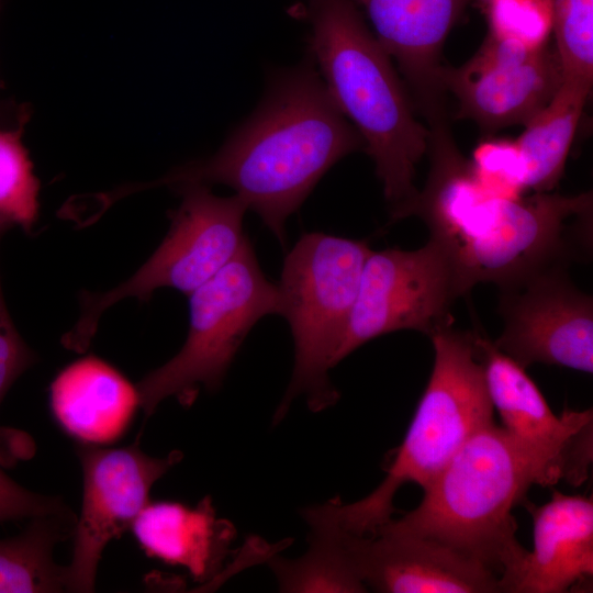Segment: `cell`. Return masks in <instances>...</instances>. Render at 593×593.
Here are the masks:
<instances>
[{
    "label": "cell",
    "instance_id": "6da1fadb",
    "mask_svg": "<svg viewBox=\"0 0 593 593\" xmlns=\"http://www.w3.org/2000/svg\"><path fill=\"white\" fill-rule=\"evenodd\" d=\"M363 147L307 54L298 66L273 76L262 102L215 155L138 188L228 186L283 244L288 217L320 179Z\"/></svg>",
    "mask_w": 593,
    "mask_h": 593
},
{
    "label": "cell",
    "instance_id": "7a4b0ae2",
    "mask_svg": "<svg viewBox=\"0 0 593 593\" xmlns=\"http://www.w3.org/2000/svg\"><path fill=\"white\" fill-rule=\"evenodd\" d=\"M309 55L329 94L360 134L383 186L391 219L414 215L416 165L429 128L414 115L392 58L350 0H306Z\"/></svg>",
    "mask_w": 593,
    "mask_h": 593
},
{
    "label": "cell",
    "instance_id": "3957f363",
    "mask_svg": "<svg viewBox=\"0 0 593 593\" xmlns=\"http://www.w3.org/2000/svg\"><path fill=\"white\" fill-rule=\"evenodd\" d=\"M534 484L536 468L501 426L474 433L423 488L417 507L389 528L426 537L479 561L510 591L527 550L516 538L515 505Z\"/></svg>",
    "mask_w": 593,
    "mask_h": 593
},
{
    "label": "cell",
    "instance_id": "277c9868",
    "mask_svg": "<svg viewBox=\"0 0 593 593\" xmlns=\"http://www.w3.org/2000/svg\"><path fill=\"white\" fill-rule=\"evenodd\" d=\"M429 337L435 353L432 373L385 478L357 502L333 500L323 505L344 530L376 533L392 519L393 499L402 485L415 483L423 489L474 433L494 423L475 333L450 323Z\"/></svg>",
    "mask_w": 593,
    "mask_h": 593
},
{
    "label": "cell",
    "instance_id": "5b68a950",
    "mask_svg": "<svg viewBox=\"0 0 593 593\" xmlns=\"http://www.w3.org/2000/svg\"><path fill=\"white\" fill-rule=\"evenodd\" d=\"M372 250L365 240L306 233L283 260L280 314L294 340V368L276 413L282 417L291 401L304 394L312 411L333 405L338 392L328 379L344 340L361 271Z\"/></svg>",
    "mask_w": 593,
    "mask_h": 593
},
{
    "label": "cell",
    "instance_id": "8992f818",
    "mask_svg": "<svg viewBox=\"0 0 593 593\" xmlns=\"http://www.w3.org/2000/svg\"><path fill=\"white\" fill-rule=\"evenodd\" d=\"M269 314H280L279 289L264 275L246 237L233 259L189 294L182 348L137 383L144 414L152 415L167 398L190 406L201 388L216 391L249 331Z\"/></svg>",
    "mask_w": 593,
    "mask_h": 593
},
{
    "label": "cell",
    "instance_id": "52a82bcc",
    "mask_svg": "<svg viewBox=\"0 0 593 593\" xmlns=\"http://www.w3.org/2000/svg\"><path fill=\"white\" fill-rule=\"evenodd\" d=\"M174 189L182 200L169 212L170 228L161 244L132 277L115 288L80 293V316L60 340L65 348L83 353L102 313L116 302L126 298L147 302L160 288L190 294L237 254L247 237L243 232L248 210L245 202L236 194L217 197L202 183Z\"/></svg>",
    "mask_w": 593,
    "mask_h": 593
},
{
    "label": "cell",
    "instance_id": "ba28073f",
    "mask_svg": "<svg viewBox=\"0 0 593 593\" xmlns=\"http://www.w3.org/2000/svg\"><path fill=\"white\" fill-rule=\"evenodd\" d=\"M591 212V192L489 199L452 247L468 289L479 282L501 287L546 267L567 266L575 240H589L582 230H589Z\"/></svg>",
    "mask_w": 593,
    "mask_h": 593
},
{
    "label": "cell",
    "instance_id": "9c48e42d",
    "mask_svg": "<svg viewBox=\"0 0 593 593\" xmlns=\"http://www.w3.org/2000/svg\"><path fill=\"white\" fill-rule=\"evenodd\" d=\"M469 291L452 248L430 236L414 250L371 251L336 365L367 342L401 329L430 336L452 323L455 301Z\"/></svg>",
    "mask_w": 593,
    "mask_h": 593
},
{
    "label": "cell",
    "instance_id": "30bf717a",
    "mask_svg": "<svg viewBox=\"0 0 593 593\" xmlns=\"http://www.w3.org/2000/svg\"><path fill=\"white\" fill-rule=\"evenodd\" d=\"M486 389L502 428L539 473L541 485H581L592 461V410L557 416L526 369L475 333Z\"/></svg>",
    "mask_w": 593,
    "mask_h": 593
},
{
    "label": "cell",
    "instance_id": "8fae6325",
    "mask_svg": "<svg viewBox=\"0 0 593 593\" xmlns=\"http://www.w3.org/2000/svg\"><path fill=\"white\" fill-rule=\"evenodd\" d=\"M566 267H546L500 287L504 326L493 344L524 369L546 363L593 371L592 296Z\"/></svg>",
    "mask_w": 593,
    "mask_h": 593
},
{
    "label": "cell",
    "instance_id": "7c38bea8",
    "mask_svg": "<svg viewBox=\"0 0 593 593\" xmlns=\"http://www.w3.org/2000/svg\"><path fill=\"white\" fill-rule=\"evenodd\" d=\"M82 469V501L74 527L72 558L66 566V586L71 592L94 590L98 564L107 545L131 529L149 502L154 483L182 454L164 458L145 454L135 440L119 448L78 445Z\"/></svg>",
    "mask_w": 593,
    "mask_h": 593
},
{
    "label": "cell",
    "instance_id": "4fadbf2b",
    "mask_svg": "<svg viewBox=\"0 0 593 593\" xmlns=\"http://www.w3.org/2000/svg\"><path fill=\"white\" fill-rule=\"evenodd\" d=\"M440 80L456 97L460 118L493 132L525 124L557 93L562 71L548 45L529 51L488 35L465 65L444 67Z\"/></svg>",
    "mask_w": 593,
    "mask_h": 593
},
{
    "label": "cell",
    "instance_id": "5bb4252c",
    "mask_svg": "<svg viewBox=\"0 0 593 593\" xmlns=\"http://www.w3.org/2000/svg\"><path fill=\"white\" fill-rule=\"evenodd\" d=\"M347 547L366 588L384 593H495L500 579L465 553L426 537L380 526L348 534Z\"/></svg>",
    "mask_w": 593,
    "mask_h": 593
},
{
    "label": "cell",
    "instance_id": "9a60e30c",
    "mask_svg": "<svg viewBox=\"0 0 593 593\" xmlns=\"http://www.w3.org/2000/svg\"><path fill=\"white\" fill-rule=\"evenodd\" d=\"M533 521L528 551L508 593H566L589 588L593 577L592 496L553 490L536 505L524 500Z\"/></svg>",
    "mask_w": 593,
    "mask_h": 593
},
{
    "label": "cell",
    "instance_id": "2e32d148",
    "mask_svg": "<svg viewBox=\"0 0 593 593\" xmlns=\"http://www.w3.org/2000/svg\"><path fill=\"white\" fill-rule=\"evenodd\" d=\"M58 426L81 445L103 446L130 427L139 398L137 388L105 360L85 356L63 368L49 387Z\"/></svg>",
    "mask_w": 593,
    "mask_h": 593
},
{
    "label": "cell",
    "instance_id": "e0dca14e",
    "mask_svg": "<svg viewBox=\"0 0 593 593\" xmlns=\"http://www.w3.org/2000/svg\"><path fill=\"white\" fill-rule=\"evenodd\" d=\"M367 12L376 37L423 98L439 101L444 90L440 52L466 0H355Z\"/></svg>",
    "mask_w": 593,
    "mask_h": 593
},
{
    "label": "cell",
    "instance_id": "ac0fdd59",
    "mask_svg": "<svg viewBox=\"0 0 593 593\" xmlns=\"http://www.w3.org/2000/svg\"><path fill=\"white\" fill-rule=\"evenodd\" d=\"M131 530L147 556L182 567L202 583L217 578L236 535L227 519L217 517L209 496L193 507L148 502Z\"/></svg>",
    "mask_w": 593,
    "mask_h": 593
},
{
    "label": "cell",
    "instance_id": "d6986e66",
    "mask_svg": "<svg viewBox=\"0 0 593 593\" xmlns=\"http://www.w3.org/2000/svg\"><path fill=\"white\" fill-rule=\"evenodd\" d=\"M590 90L562 82L553 98L524 125L515 139L527 170V187L551 192L564 165Z\"/></svg>",
    "mask_w": 593,
    "mask_h": 593
},
{
    "label": "cell",
    "instance_id": "ffe728a7",
    "mask_svg": "<svg viewBox=\"0 0 593 593\" xmlns=\"http://www.w3.org/2000/svg\"><path fill=\"white\" fill-rule=\"evenodd\" d=\"M69 514L33 518L20 535L0 540V593L67 591L66 567L53 550L69 530Z\"/></svg>",
    "mask_w": 593,
    "mask_h": 593
},
{
    "label": "cell",
    "instance_id": "44dd1931",
    "mask_svg": "<svg viewBox=\"0 0 593 593\" xmlns=\"http://www.w3.org/2000/svg\"><path fill=\"white\" fill-rule=\"evenodd\" d=\"M311 526L309 552L295 561L271 563L280 589L289 592H365L346 545L345 530L313 508L304 511Z\"/></svg>",
    "mask_w": 593,
    "mask_h": 593
},
{
    "label": "cell",
    "instance_id": "7402d4cb",
    "mask_svg": "<svg viewBox=\"0 0 593 593\" xmlns=\"http://www.w3.org/2000/svg\"><path fill=\"white\" fill-rule=\"evenodd\" d=\"M25 112L14 127H0V227H21L27 235L38 219L40 181L22 143Z\"/></svg>",
    "mask_w": 593,
    "mask_h": 593
},
{
    "label": "cell",
    "instance_id": "603a6c76",
    "mask_svg": "<svg viewBox=\"0 0 593 593\" xmlns=\"http://www.w3.org/2000/svg\"><path fill=\"white\" fill-rule=\"evenodd\" d=\"M552 32L562 82L591 91L593 83V0H551Z\"/></svg>",
    "mask_w": 593,
    "mask_h": 593
},
{
    "label": "cell",
    "instance_id": "cb8c5ba5",
    "mask_svg": "<svg viewBox=\"0 0 593 593\" xmlns=\"http://www.w3.org/2000/svg\"><path fill=\"white\" fill-rule=\"evenodd\" d=\"M5 228L0 227V240ZM37 361L8 311L0 281V404L15 380ZM35 444L25 432L0 426V465L10 467L32 458Z\"/></svg>",
    "mask_w": 593,
    "mask_h": 593
},
{
    "label": "cell",
    "instance_id": "d4e9b609",
    "mask_svg": "<svg viewBox=\"0 0 593 593\" xmlns=\"http://www.w3.org/2000/svg\"><path fill=\"white\" fill-rule=\"evenodd\" d=\"M470 164L477 181L494 198L514 200L528 190L526 164L515 139L482 141Z\"/></svg>",
    "mask_w": 593,
    "mask_h": 593
},
{
    "label": "cell",
    "instance_id": "484cf974",
    "mask_svg": "<svg viewBox=\"0 0 593 593\" xmlns=\"http://www.w3.org/2000/svg\"><path fill=\"white\" fill-rule=\"evenodd\" d=\"M488 21L489 35L537 51L552 32L551 0H491Z\"/></svg>",
    "mask_w": 593,
    "mask_h": 593
},
{
    "label": "cell",
    "instance_id": "4316f807",
    "mask_svg": "<svg viewBox=\"0 0 593 593\" xmlns=\"http://www.w3.org/2000/svg\"><path fill=\"white\" fill-rule=\"evenodd\" d=\"M64 514L60 500L26 490L0 469V522Z\"/></svg>",
    "mask_w": 593,
    "mask_h": 593
},
{
    "label": "cell",
    "instance_id": "83f0119b",
    "mask_svg": "<svg viewBox=\"0 0 593 593\" xmlns=\"http://www.w3.org/2000/svg\"><path fill=\"white\" fill-rule=\"evenodd\" d=\"M488 1H491V0H488Z\"/></svg>",
    "mask_w": 593,
    "mask_h": 593
}]
</instances>
